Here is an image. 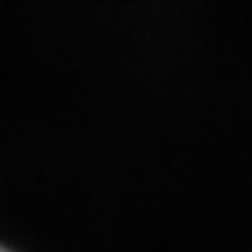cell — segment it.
<instances>
[{
  "label": "cell",
  "mask_w": 252,
  "mask_h": 252,
  "mask_svg": "<svg viewBox=\"0 0 252 252\" xmlns=\"http://www.w3.org/2000/svg\"><path fill=\"white\" fill-rule=\"evenodd\" d=\"M0 252H11V250H5V247H0Z\"/></svg>",
  "instance_id": "6da1fadb"
}]
</instances>
